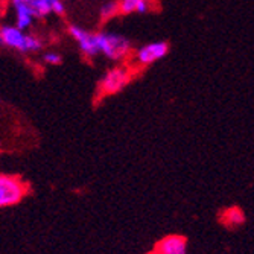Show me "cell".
Masks as SVG:
<instances>
[{
	"label": "cell",
	"mask_w": 254,
	"mask_h": 254,
	"mask_svg": "<svg viewBox=\"0 0 254 254\" xmlns=\"http://www.w3.org/2000/svg\"><path fill=\"white\" fill-rule=\"evenodd\" d=\"M140 3V0H121V12L122 14H131L137 11V6Z\"/></svg>",
	"instance_id": "obj_12"
},
{
	"label": "cell",
	"mask_w": 254,
	"mask_h": 254,
	"mask_svg": "<svg viewBox=\"0 0 254 254\" xmlns=\"http://www.w3.org/2000/svg\"><path fill=\"white\" fill-rule=\"evenodd\" d=\"M121 12V5H119V2H107V3H104L102 5V8H101V18L105 21V20H110L111 17H114V15H118Z\"/></svg>",
	"instance_id": "obj_10"
},
{
	"label": "cell",
	"mask_w": 254,
	"mask_h": 254,
	"mask_svg": "<svg viewBox=\"0 0 254 254\" xmlns=\"http://www.w3.org/2000/svg\"><path fill=\"white\" fill-rule=\"evenodd\" d=\"M98 43H99L101 54H104L107 58L114 60V61L124 60L131 51L129 40L119 34L98 32Z\"/></svg>",
	"instance_id": "obj_2"
},
{
	"label": "cell",
	"mask_w": 254,
	"mask_h": 254,
	"mask_svg": "<svg viewBox=\"0 0 254 254\" xmlns=\"http://www.w3.org/2000/svg\"><path fill=\"white\" fill-rule=\"evenodd\" d=\"M0 41L8 48L17 49L20 52H37L41 49L43 43L32 35H26L17 25L15 26H3L0 31Z\"/></svg>",
	"instance_id": "obj_1"
},
{
	"label": "cell",
	"mask_w": 254,
	"mask_h": 254,
	"mask_svg": "<svg viewBox=\"0 0 254 254\" xmlns=\"http://www.w3.org/2000/svg\"><path fill=\"white\" fill-rule=\"evenodd\" d=\"M221 222L227 227H238L245 222V215L239 207H228L221 213Z\"/></svg>",
	"instance_id": "obj_8"
},
{
	"label": "cell",
	"mask_w": 254,
	"mask_h": 254,
	"mask_svg": "<svg viewBox=\"0 0 254 254\" xmlns=\"http://www.w3.org/2000/svg\"><path fill=\"white\" fill-rule=\"evenodd\" d=\"M52 2V11L57 14H63L64 12V5L61 0H51Z\"/></svg>",
	"instance_id": "obj_14"
},
{
	"label": "cell",
	"mask_w": 254,
	"mask_h": 254,
	"mask_svg": "<svg viewBox=\"0 0 254 254\" xmlns=\"http://www.w3.org/2000/svg\"><path fill=\"white\" fill-rule=\"evenodd\" d=\"M34 17L35 15H32L31 12H26V11H18L17 12V23L15 25L20 28V29H28L29 26H31V23H32V20H34Z\"/></svg>",
	"instance_id": "obj_11"
},
{
	"label": "cell",
	"mask_w": 254,
	"mask_h": 254,
	"mask_svg": "<svg viewBox=\"0 0 254 254\" xmlns=\"http://www.w3.org/2000/svg\"><path fill=\"white\" fill-rule=\"evenodd\" d=\"M68 32H70V35L78 41L79 49L85 57L91 58V57L101 54L99 43H98V34H90L78 26H70Z\"/></svg>",
	"instance_id": "obj_6"
},
{
	"label": "cell",
	"mask_w": 254,
	"mask_h": 254,
	"mask_svg": "<svg viewBox=\"0 0 254 254\" xmlns=\"http://www.w3.org/2000/svg\"><path fill=\"white\" fill-rule=\"evenodd\" d=\"M131 81V72L125 67H114L105 73L102 78L99 88L104 95H114L124 90Z\"/></svg>",
	"instance_id": "obj_4"
},
{
	"label": "cell",
	"mask_w": 254,
	"mask_h": 254,
	"mask_svg": "<svg viewBox=\"0 0 254 254\" xmlns=\"http://www.w3.org/2000/svg\"><path fill=\"white\" fill-rule=\"evenodd\" d=\"M188 251V241L180 235L166 236L155 244L151 253L157 254H184Z\"/></svg>",
	"instance_id": "obj_7"
},
{
	"label": "cell",
	"mask_w": 254,
	"mask_h": 254,
	"mask_svg": "<svg viewBox=\"0 0 254 254\" xmlns=\"http://www.w3.org/2000/svg\"><path fill=\"white\" fill-rule=\"evenodd\" d=\"M169 51V44L166 41H155L145 44L135 54V60L140 65H149L158 60L163 58Z\"/></svg>",
	"instance_id": "obj_5"
},
{
	"label": "cell",
	"mask_w": 254,
	"mask_h": 254,
	"mask_svg": "<svg viewBox=\"0 0 254 254\" xmlns=\"http://www.w3.org/2000/svg\"><path fill=\"white\" fill-rule=\"evenodd\" d=\"M28 192V186L18 177L2 175L0 177V205L9 207L23 199Z\"/></svg>",
	"instance_id": "obj_3"
},
{
	"label": "cell",
	"mask_w": 254,
	"mask_h": 254,
	"mask_svg": "<svg viewBox=\"0 0 254 254\" xmlns=\"http://www.w3.org/2000/svg\"><path fill=\"white\" fill-rule=\"evenodd\" d=\"M32 8H34L35 17H44L54 12L51 0H32Z\"/></svg>",
	"instance_id": "obj_9"
},
{
	"label": "cell",
	"mask_w": 254,
	"mask_h": 254,
	"mask_svg": "<svg viewBox=\"0 0 254 254\" xmlns=\"http://www.w3.org/2000/svg\"><path fill=\"white\" fill-rule=\"evenodd\" d=\"M43 60L48 64H51V65H57V64L61 63V57L58 54H55V52H48L43 57Z\"/></svg>",
	"instance_id": "obj_13"
}]
</instances>
